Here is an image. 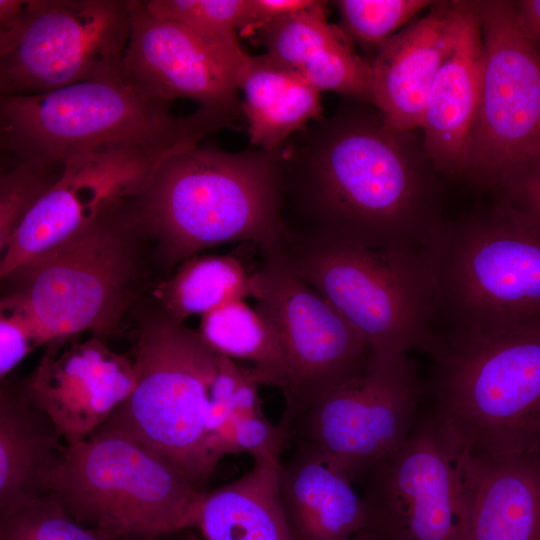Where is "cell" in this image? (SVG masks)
I'll list each match as a JSON object with an SVG mask.
<instances>
[{"mask_svg":"<svg viewBox=\"0 0 540 540\" xmlns=\"http://www.w3.org/2000/svg\"><path fill=\"white\" fill-rule=\"evenodd\" d=\"M276 152L291 235L421 254L443 220L420 130L392 129L370 103L346 99Z\"/></svg>","mask_w":540,"mask_h":540,"instance_id":"1","label":"cell"},{"mask_svg":"<svg viewBox=\"0 0 540 540\" xmlns=\"http://www.w3.org/2000/svg\"><path fill=\"white\" fill-rule=\"evenodd\" d=\"M135 201L165 278L216 245L250 241L264 253L291 237L276 150L230 153L199 143L165 160Z\"/></svg>","mask_w":540,"mask_h":540,"instance_id":"2","label":"cell"},{"mask_svg":"<svg viewBox=\"0 0 540 540\" xmlns=\"http://www.w3.org/2000/svg\"><path fill=\"white\" fill-rule=\"evenodd\" d=\"M152 265L153 243L133 195L2 278L1 305L30 317L44 345L83 332L116 335L158 283Z\"/></svg>","mask_w":540,"mask_h":540,"instance_id":"3","label":"cell"},{"mask_svg":"<svg viewBox=\"0 0 540 540\" xmlns=\"http://www.w3.org/2000/svg\"><path fill=\"white\" fill-rule=\"evenodd\" d=\"M171 104L145 93L123 74L46 94L0 96L1 156L53 165L86 153L179 151L239 119L204 107L176 115Z\"/></svg>","mask_w":540,"mask_h":540,"instance_id":"4","label":"cell"},{"mask_svg":"<svg viewBox=\"0 0 540 540\" xmlns=\"http://www.w3.org/2000/svg\"><path fill=\"white\" fill-rule=\"evenodd\" d=\"M432 359V412L475 457L540 455V329L447 333Z\"/></svg>","mask_w":540,"mask_h":540,"instance_id":"5","label":"cell"},{"mask_svg":"<svg viewBox=\"0 0 540 540\" xmlns=\"http://www.w3.org/2000/svg\"><path fill=\"white\" fill-rule=\"evenodd\" d=\"M421 255L448 333L540 329V233L509 209L442 220Z\"/></svg>","mask_w":540,"mask_h":540,"instance_id":"6","label":"cell"},{"mask_svg":"<svg viewBox=\"0 0 540 540\" xmlns=\"http://www.w3.org/2000/svg\"><path fill=\"white\" fill-rule=\"evenodd\" d=\"M52 493L78 523L115 540L195 527L206 495L160 453L106 423L67 447Z\"/></svg>","mask_w":540,"mask_h":540,"instance_id":"7","label":"cell"},{"mask_svg":"<svg viewBox=\"0 0 540 540\" xmlns=\"http://www.w3.org/2000/svg\"><path fill=\"white\" fill-rule=\"evenodd\" d=\"M134 314L135 387L105 423L130 433L204 488L216 467L206 421L219 354L155 303L141 304Z\"/></svg>","mask_w":540,"mask_h":540,"instance_id":"8","label":"cell"},{"mask_svg":"<svg viewBox=\"0 0 540 540\" xmlns=\"http://www.w3.org/2000/svg\"><path fill=\"white\" fill-rule=\"evenodd\" d=\"M282 252L292 270L381 352L430 355L439 334L428 267L419 253L291 235Z\"/></svg>","mask_w":540,"mask_h":540,"instance_id":"9","label":"cell"},{"mask_svg":"<svg viewBox=\"0 0 540 540\" xmlns=\"http://www.w3.org/2000/svg\"><path fill=\"white\" fill-rule=\"evenodd\" d=\"M129 33V0H27L0 29V96L120 75Z\"/></svg>","mask_w":540,"mask_h":540,"instance_id":"10","label":"cell"},{"mask_svg":"<svg viewBox=\"0 0 540 540\" xmlns=\"http://www.w3.org/2000/svg\"><path fill=\"white\" fill-rule=\"evenodd\" d=\"M474 456L431 411L365 477V527L382 540H465ZM363 530V531H364Z\"/></svg>","mask_w":540,"mask_h":540,"instance_id":"11","label":"cell"},{"mask_svg":"<svg viewBox=\"0 0 540 540\" xmlns=\"http://www.w3.org/2000/svg\"><path fill=\"white\" fill-rule=\"evenodd\" d=\"M251 276L256 309L276 330L286 358L278 425L290 438L307 411L364 372L371 347L292 270L282 250L264 252Z\"/></svg>","mask_w":540,"mask_h":540,"instance_id":"12","label":"cell"},{"mask_svg":"<svg viewBox=\"0 0 540 540\" xmlns=\"http://www.w3.org/2000/svg\"><path fill=\"white\" fill-rule=\"evenodd\" d=\"M476 7L482 82L464 177L494 187L517 155L540 144V46L516 1L476 0Z\"/></svg>","mask_w":540,"mask_h":540,"instance_id":"13","label":"cell"},{"mask_svg":"<svg viewBox=\"0 0 540 540\" xmlns=\"http://www.w3.org/2000/svg\"><path fill=\"white\" fill-rule=\"evenodd\" d=\"M422 397L418 367L407 353L371 349L361 375L298 420V441L333 459L353 482L364 479L406 441Z\"/></svg>","mask_w":540,"mask_h":540,"instance_id":"14","label":"cell"},{"mask_svg":"<svg viewBox=\"0 0 540 540\" xmlns=\"http://www.w3.org/2000/svg\"><path fill=\"white\" fill-rule=\"evenodd\" d=\"M130 33L122 74L145 93L170 102L189 98L199 107L243 115L238 74L249 55L225 47L181 23L129 0Z\"/></svg>","mask_w":540,"mask_h":540,"instance_id":"15","label":"cell"},{"mask_svg":"<svg viewBox=\"0 0 540 540\" xmlns=\"http://www.w3.org/2000/svg\"><path fill=\"white\" fill-rule=\"evenodd\" d=\"M180 151L128 149L64 160L58 180L1 251V279L75 235L109 206L139 193Z\"/></svg>","mask_w":540,"mask_h":540,"instance_id":"16","label":"cell"},{"mask_svg":"<svg viewBox=\"0 0 540 540\" xmlns=\"http://www.w3.org/2000/svg\"><path fill=\"white\" fill-rule=\"evenodd\" d=\"M135 383L131 358L92 334L85 340L77 335L48 343L23 388L71 447L105 423Z\"/></svg>","mask_w":540,"mask_h":540,"instance_id":"17","label":"cell"},{"mask_svg":"<svg viewBox=\"0 0 540 540\" xmlns=\"http://www.w3.org/2000/svg\"><path fill=\"white\" fill-rule=\"evenodd\" d=\"M483 44L476 1L457 0L452 46L428 93L420 132L438 173L464 177L482 82Z\"/></svg>","mask_w":540,"mask_h":540,"instance_id":"18","label":"cell"},{"mask_svg":"<svg viewBox=\"0 0 540 540\" xmlns=\"http://www.w3.org/2000/svg\"><path fill=\"white\" fill-rule=\"evenodd\" d=\"M456 10L457 0L434 1L370 60L372 105L392 129H420L428 93L454 40Z\"/></svg>","mask_w":540,"mask_h":540,"instance_id":"19","label":"cell"},{"mask_svg":"<svg viewBox=\"0 0 540 540\" xmlns=\"http://www.w3.org/2000/svg\"><path fill=\"white\" fill-rule=\"evenodd\" d=\"M279 495L293 540H350L365 527V506L353 480L310 444L279 470Z\"/></svg>","mask_w":540,"mask_h":540,"instance_id":"20","label":"cell"},{"mask_svg":"<svg viewBox=\"0 0 540 540\" xmlns=\"http://www.w3.org/2000/svg\"><path fill=\"white\" fill-rule=\"evenodd\" d=\"M23 388L0 392V511L52 493L67 446Z\"/></svg>","mask_w":540,"mask_h":540,"instance_id":"21","label":"cell"},{"mask_svg":"<svg viewBox=\"0 0 540 540\" xmlns=\"http://www.w3.org/2000/svg\"><path fill=\"white\" fill-rule=\"evenodd\" d=\"M465 540H540V455L474 456Z\"/></svg>","mask_w":540,"mask_h":540,"instance_id":"22","label":"cell"},{"mask_svg":"<svg viewBox=\"0 0 540 540\" xmlns=\"http://www.w3.org/2000/svg\"><path fill=\"white\" fill-rule=\"evenodd\" d=\"M250 144L274 151L321 117L320 91L299 72L267 54L250 56L238 74Z\"/></svg>","mask_w":540,"mask_h":540,"instance_id":"23","label":"cell"},{"mask_svg":"<svg viewBox=\"0 0 540 540\" xmlns=\"http://www.w3.org/2000/svg\"><path fill=\"white\" fill-rule=\"evenodd\" d=\"M280 468L255 462L239 478L206 492L197 525L205 539L293 540L279 495Z\"/></svg>","mask_w":540,"mask_h":540,"instance_id":"24","label":"cell"},{"mask_svg":"<svg viewBox=\"0 0 540 540\" xmlns=\"http://www.w3.org/2000/svg\"><path fill=\"white\" fill-rule=\"evenodd\" d=\"M198 332L215 352L249 362L258 384L284 389L287 363L280 338L272 324L244 300L203 314Z\"/></svg>","mask_w":540,"mask_h":540,"instance_id":"25","label":"cell"},{"mask_svg":"<svg viewBox=\"0 0 540 540\" xmlns=\"http://www.w3.org/2000/svg\"><path fill=\"white\" fill-rule=\"evenodd\" d=\"M150 295L156 305L183 322L193 314L253 297L252 276L231 255H195L161 279Z\"/></svg>","mask_w":540,"mask_h":540,"instance_id":"26","label":"cell"},{"mask_svg":"<svg viewBox=\"0 0 540 540\" xmlns=\"http://www.w3.org/2000/svg\"><path fill=\"white\" fill-rule=\"evenodd\" d=\"M327 2L308 7L258 30L253 36L276 62L299 72L328 51L351 41L327 20Z\"/></svg>","mask_w":540,"mask_h":540,"instance_id":"27","label":"cell"},{"mask_svg":"<svg viewBox=\"0 0 540 540\" xmlns=\"http://www.w3.org/2000/svg\"><path fill=\"white\" fill-rule=\"evenodd\" d=\"M63 162L37 165L1 156L0 251L62 173Z\"/></svg>","mask_w":540,"mask_h":540,"instance_id":"28","label":"cell"},{"mask_svg":"<svg viewBox=\"0 0 540 540\" xmlns=\"http://www.w3.org/2000/svg\"><path fill=\"white\" fill-rule=\"evenodd\" d=\"M0 540H115L72 518L54 493L0 511Z\"/></svg>","mask_w":540,"mask_h":540,"instance_id":"29","label":"cell"},{"mask_svg":"<svg viewBox=\"0 0 540 540\" xmlns=\"http://www.w3.org/2000/svg\"><path fill=\"white\" fill-rule=\"evenodd\" d=\"M430 0H338L340 28L351 41L377 49L399 32L421 11L428 9ZM374 52V53H375Z\"/></svg>","mask_w":540,"mask_h":540,"instance_id":"30","label":"cell"},{"mask_svg":"<svg viewBox=\"0 0 540 540\" xmlns=\"http://www.w3.org/2000/svg\"><path fill=\"white\" fill-rule=\"evenodd\" d=\"M153 16L186 25L213 41L240 50L238 24L245 0H143Z\"/></svg>","mask_w":540,"mask_h":540,"instance_id":"31","label":"cell"},{"mask_svg":"<svg viewBox=\"0 0 540 540\" xmlns=\"http://www.w3.org/2000/svg\"><path fill=\"white\" fill-rule=\"evenodd\" d=\"M494 187L498 204L540 233V144L517 155Z\"/></svg>","mask_w":540,"mask_h":540,"instance_id":"32","label":"cell"},{"mask_svg":"<svg viewBox=\"0 0 540 540\" xmlns=\"http://www.w3.org/2000/svg\"><path fill=\"white\" fill-rule=\"evenodd\" d=\"M0 376L4 378L44 340L34 322L20 309L1 305Z\"/></svg>","mask_w":540,"mask_h":540,"instance_id":"33","label":"cell"},{"mask_svg":"<svg viewBox=\"0 0 540 540\" xmlns=\"http://www.w3.org/2000/svg\"><path fill=\"white\" fill-rule=\"evenodd\" d=\"M288 439L282 428L270 423L264 414L236 417L238 453H249L255 462L281 466L280 455Z\"/></svg>","mask_w":540,"mask_h":540,"instance_id":"34","label":"cell"},{"mask_svg":"<svg viewBox=\"0 0 540 540\" xmlns=\"http://www.w3.org/2000/svg\"><path fill=\"white\" fill-rule=\"evenodd\" d=\"M313 0H245L237 32L243 37L311 5Z\"/></svg>","mask_w":540,"mask_h":540,"instance_id":"35","label":"cell"},{"mask_svg":"<svg viewBox=\"0 0 540 540\" xmlns=\"http://www.w3.org/2000/svg\"><path fill=\"white\" fill-rule=\"evenodd\" d=\"M257 386L258 383L249 368L248 373L229 398L230 406L236 417L264 414Z\"/></svg>","mask_w":540,"mask_h":540,"instance_id":"36","label":"cell"},{"mask_svg":"<svg viewBox=\"0 0 540 540\" xmlns=\"http://www.w3.org/2000/svg\"><path fill=\"white\" fill-rule=\"evenodd\" d=\"M527 29L540 46V0L516 1Z\"/></svg>","mask_w":540,"mask_h":540,"instance_id":"37","label":"cell"},{"mask_svg":"<svg viewBox=\"0 0 540 540\" xmlns=\"http://www.w3.org/2000/svg\"><path fill=\"white\" fill-rule=\"evenodd\" d=\"M27 0H0V29L9 27L22 15Z\"/></svg>","mask_w":540,"mask_h":540,"instance_id":"38","label":"cell"},{"mask_svg":"<svg viewBox=\"0 0 540 540\" xmlns=\"http://www.w3.org/2000/svg\"><path fill=\"white\" fill-rule=\"evenodd\" d=\"M350 540H382L378 536L368 532V531H362Z\"/></svg>","mask_w":540,"mask_h":540,"instance_id":"39","label":"cell"},{"mask_svg":"<svg viewBox=\"0 0 540 540\" xmlns=\"http://www.w3.org/2000/svg\"><path fill=\"white\" fill-rule=\"evenodd\" d=\"M161 537H162V536H159V537L153 538V539H151V540H165V539H162Z\"/></svg>","mask_w":540,"mask_h":540,"instance_id":"40","label":"cell"}]
</instances>
